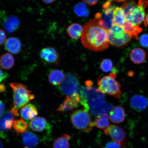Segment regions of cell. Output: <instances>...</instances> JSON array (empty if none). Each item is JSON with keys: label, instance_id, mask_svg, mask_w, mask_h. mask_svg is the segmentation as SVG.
I'll return each instance as SVG.
<instances>
[{"label": "cell", "instance_id": "obj_19", "mask_svg": "<svg viewBox=\"0 0 148 148\" xmlns=\"http://www.w3.org/2000/svg\"><path fill=\"white\" fill-rule=\"evenodd\" d=\"M20 114L23 119L29 121L36 118L38 114V111L34 105L29 104L25 105L21 108Z\"/></svg>", "mask_w": 148, "mask_h": 148}, {"label": "cell", "instance_id": "obj_36", "mask_svg": "<svg viewBox=\"0 0 148 148\" xmlns=\"http://www.w3.org/2000/svg\"><path fill=\"white\" fill-rule=\"evenodd\" d=\"M99 0H82L83 2L90 5H95Z\"/></svg>", "mask_w": 148, "mask_h": 148}, {"label": "cell", "instance_id": "obj_39", "mask_svg": "<svg viewBox=\"0 0 148 148\" xmlns=\"http://www.w3.org/2000/svg\"><path fill=\"white\" fill-rule=\"evenodd\" d=\"M56 0H42L44 3L47 4H51L54 2Z\"/></svg>", "mask_w": 148, "mask_h": 148}, {"label": "cell", "instance_id": "obj_30", "mask_svg": "<svg viewBox=\"0 0 148 148\" xmlns=\"http://www.w3.org/2000/svg\"><path fill=\"white\" fill-rule=\"evenodd\" d=\"M13 127L16 132L18 133H24L26 132L28 125L23 119H20L14 121Z\"/></svg>", "mask_w": 148, "mask_h": 148}, {"label": "cell", "instance_id": "obj_34", "mask_svg": "<svg viewBox=\"0 0 148 148\" xmlns=\"http://www.w3.org/2000/svg\"><path fill=\"white\" fill-rule=\"evenodd\" d=\"M121 147L119 144L113 141L107 143L103 148H121Z\"/></svg>", "mask_w": 148, "mask_h": 148}, {"label": "cell", "instance_id": "obj_20", "mask_svg": "<svg viewBox=\"0 0 148 148\" xmlns=\"http://www.w3.org/2000/svg\"><path fill=\"white\" fill-rule=\"evenodd\" d=\"M130 104L134 110L142 111L147 108L148 103L147 99L143 96L136 95L133 97L131 99Z\"/></svg>", "mask_w": 148, "mask_h": 148}, {"label": "cell", "instance_id": "obj_33", "mask_svg": "<svg viewBox=\"0 0 148 148\" xmlns=\"http://www.w3.org/2000/svg\"><path fill=\"white\" fill-rule=\"evenodd\" d=\"M7 40L6 33L2 29H0V45L5 43Z\"/></svg>", "mask_w": 148, "mask_h": 148}, {"label": "cell", "instance_id": "obj_3", "mask_svg": "<svg viewBox=\"0 0 148 148\" xmlns=\"http://www.w3.org/2000/svg\"><path fill=\"white\" fill-rule=\"evenodd\" d=\"M148 5L147 0H139L136 3L134 0L125 2L121 7L124 12L126 19L133 25L145 23V10Z\"/></svg>", "mask_w": 148, "mask_h": 148}, {"label": "cell", "instance_id": "obj_22", "mask_svg": "<svg viewBox=\"0 0 148 148\" xmlns=\"http://www.w3.org/2000/svg\"><path fill=\"white\" fill-rule=\"evenodd\" d=\"M130 57L134 63L140 64L143 63L146 60V53L141 48H135L131 51Z\"/></svg>", "mask_w": 148, "mask_h": 148}, {"label": "cell", "instance_id": "obj_26", "mask_svg": "<svg viewBox=\"0 0 148 148\" xmlns=\"http://www.w3.org/2000/svg\"><path fill=\"white\" fill-rule=\"evenodd\" d=\"M71 138V137L70 135L64 134L54 140L53 144V148H69Z\"/></svg>", "mask_w": 148, "mask_h": 148}, {"label": "cell", "instance_id": "obj_21", "mask_svg": "<svg viewBox=\"0 0 148 148\" xmlns=\"http://www.w3.org/2000/svg\"><path fill=\"white\" fill-rule=\"evenodd\" d=\"M123 27L125 32L128 34L131 38L138 40L139 39L138 34L143 31V29L138 25H133L127 20Z\"/></svg>", "mask_w": 148, "mask_h": 148}, {"label": "cell", "instance_id": "obj_9", "mask_svg": "<svg viewBox=\"0 0 148 148\" xmlns=\"http://www.w3.org/2000/svg\"><path fill=\"white\" fill-rule=\"evenodd\" d=\"M79 88V82L77 77L73 74L68 73L59 89L64 95L70 96L78 93Z\"/></svg>", "mask_w": 148, "mask_h": 148}, {"label": "cell", "instance_id": "obj_8", "mask_svg": "<svg viewBox=\"0 0 148 148\" xmlns=\"http://www.w3.org/2000/svg\"><path fill=\"white\" fill-rule=\"evenodd\" d=\"M103 7L102 12L96 14L95 18L99 20L100 25L108 31L114 25L113 12L116 7L108 1L103 4Z\"/></svg>", "mask_w": 148, "mask_h": 148}, {"label": "cell", "instance_id": "obj_14", "mask_svg": "<svg viewBox=\"0 0 148 148\" xmlns=\"http://www.w3.org/2000/svg\"><path fill=\"white\" fill-rule=\"evenodd\" d=\"M29 127L33 131L41 132L50 128V125L45 118L38 116L31 120L29 123Z\"/></svg>", "mask_w": 148, "mask_h": 148}, {"label": "cell", "instance_id": "obj_28", "mask_svg": "<svg viewBox=\"0 0 148 148\" xmlns=\"http://www.w3.org/2000/svg\"><path fill=\"white\" fill-rule=\"evenodd\" d=\"M94 123V126L98 128L104 129L107 128L110 124L108 114H102L98 115Z\"/></svg>", "mask_w": 148, "mask_h": 148}, {"label": "cell", "instance_id": "obj_31", "mask_svg": "<svg viewBox=\"0 0 148 148\" xmlns=\"http://www.w3.org/2000/svg\"><path fill=\"white\" fill-rule=\"evenodd\" d=\"M100 67L102 71L105 73H109L112 71L113 68L112 61L110 59H104L101 62Z\"/></svg>", "mask_w": 148, "mask_h": 148}, {"label": "cell", "instance_id": "obj_17", "mask_svg": "<svg viewBox=\"0 0 148 148\" xmlns=\"http://www.w3.org/2000/svg\"><path fill=\"white\" fill-rule=\"evenodd\" d=\"M20 21L15 16H11L7 17L3 23V26L7 32L9 33L14 32L19 27Z\"/></svg>", "mask_w": 148, "mask_h": 148}, {"label": "cell", "instance_id": "obj_6", "mask_svg": "<svg viewBox=\"0 0 148 148\" xmlns=\"http://www.w3.org/2000/svg\"><path fill=\"white\" fill-rule=\"evenodd\" d=\"M70 119L76 128L85 132H90L95 126L90 114L84 109L75 110L72 113Z\"/></svg>", "mask_w": 148, "mask_h": 148}, {"label": "cell", "instance_id": "obj_12", "mask_svg": "<svg viewBox=\"0 0 148 148\" xmlns=\"http://www.w3.org/2000/svg\"><path fill=\"white\" fill-rule=\"evenodd\" d=\"M80 102V96L79 93L66 96L64 101L58 107V111L62 112H69L78 107Z\"/></svg>", "mask_w": 148, "mask_h": 148}, {"label": "cell", "instance_id": "obj_32", "mask_svg": "<svg viewBox=\"0 0 148 148\" xmlns=\"http://www.w3.org/2000/svg\"><path fill=\"white\" fill-rule=\"evenodd\" d=\"M140 44L144 47H148V35L144 34L142 35L140 38Z\"/></svg>", "mask_w": 148, "mask_h": 148}, {"label": "cell", "instance_id": "obj_18", "mask_svg": "<svg viewBox=\"0 0 148 148\" xmlns=\"http://www.w3.org/2000/svg\"><path fill=\"white\" fill-rule=\"evenodd\" d=\"M22 140L25 148H33L38 145L39 139L37 135L30 131L23 133Z\"/></svg>", "mask_w": 148, "mask_h": 148}, {"label": "cell", "instance_id": "obj_15", "mask_svg": "<svg viewBox=\"0 0 148 148\" xmlns=\"http://www.w3.org/2000/svg\"><path fill=\"white\" fill-rule=\"evenodd\" d=\"M5 49L9 53L17 54L21 49V43L19 39L16 37H10L6 40L5 43Z\"/></svg>", "mask_w": 148, "mask_h": 148}, {"label": "cell", "instance_id": "obj_10", "mask_svg": "<svg viewBox=\"0 0 148 148\" xmlns=\"http://www.w3.org/2000/svg\"><path fill=\"white\" fill-rule=\"evenodd\" d=\"M103 131L105 134L110 136L114 141L119 144L121 147L125 145L126 137L125 131L121 127L111 125L103 129Z\"/></svg>", "mask_w": 148, "mask_h": 148}, {"label": "cell", "instance_id": "obj_13", "mask_svg": "<svg viewBox=\"0 0 148 148\" xmlns=\"http://www.w3.org/2000/svg\"><path fill=\"white\" fill-rule=\"evenodd\" d=\"M14 116L10 111H7L0 116V132H5L12 129L14 121Z\"/></svg>", "mask_w": 148, "mask_h": 148}, {"label": "cell", "instance_id": "obj_38", "mask_svg": "<svg viewBox=\"0 0 148 148\" xmlns=\"http://www.w3.org/2000/svg\"><path fill=\"white\" fill-rule=\"evenodd\" d=\"M5 90H6V86L4 83H3L0 84V93L4 92Z\"/></svg>", "mask_w": 148, "mask_h": 148}, {"label": "cell", "instance_id": "obj_40", "mask_svg": "<svg viewBox=\"0 0 148 148\" xmlns=\"http://www.w3.org/2000/svg\"><path fill=\"white\" fill-rule=\"evenodd\" d=\"M145 24L146 25H148V13L146 16V17L145 19Z\"/></svg>", "mask_w": 148, "mask_h": 148}, {"label": "cell", "instance_id": "obj_29", "mask_svg": "<svg viewBox=\"0 0 148 148\" xmlns=\"http://www.w3.org/2000/svg\"><path fill=\"white\" fill-rule=\"evenodd\" d=\"M74 12L79 17H87L89 14L87 7L83 3H77L74 7Z\"/></svg>", "mask_w": 148, "mask_h": 148}, {"label": "cell", "instance_id": "obj_41", "mask_svg": "<svg viewBox=\"0 0 148 148\" xmlns=\"http://www.w3.org/2000/svg\"><path fill=\"white\" fill-rule=\"evenodd\" d=\"M126 1L127 0H108V1H114L118 2H121L125 1Z\"/></svg>", "mask_w": 148, "mask_h": 148}, {"label": "cell", "instance_id": "obj_25", "mask_svg": "<svg viewBox=\"0 0 148 148\" xmlns=\"http://www.w3.org/2000/svg\"><path fill=\"white\" fill-rule=\"evenodd\" d=\"M83 29L82 25L78 23H74L68 27L67 31L70 38L77 40L82 36Z\"/></svg>", "mask_w": 148, "mask_h": 148}, {"label": "cell", "instance_id": "obj_16", "mask_svg": "<svg viewBox=\"0 0 148 148\" xmlns=\"http://www.w3.org/2000/svg\"><path fill=\"white\" fill-rule=\"evenodd\" d=\"M125 113L124 109L119 106L113 108L110 113V119L113 123H121L125 121Z\"/></svg>", "mask_w": 148, "mask_h": 148}, {"label": "cell", "instance_id": "obj_35", "mask_svg": "<svg viewBox=\"0 0 148 148\" xmlns=\"http://www.w3.org/2000/svg\"><path fill=\"white\" fill-rule=\"evenodd\" d=\"M8 77V74L0 69V82L6 79Z\"/></svg>", "mask_w": 148, "mask_h": 148}, {"label": "cell", "instance_id": "obj_11", "mask_svg": "<svg viewBox=\"0 0 148 148\" xmlns=\"http://www.w3.org/2000/svg\"><path fill=\"white\" fill-rule=\"evenodd\" d=\"M39 56L42 60L48 64H58L60 61V55L53 47L43 48L40 51Z\"/></svg>", "mask_w": 148, "mask_h": 148}, {"label": "cell", "instance_id": "obj_7", "mask_svg": "<svg viewBox=\"0 0 148 148\" xmlns=\"http://www.w3.org/2000/svg\"><path fill=\"white\" fill-rule=\"evenodd\" d=\"M107 37L110 43L115 47H124L130 41L131 38L125 32L123 27L114 25L108 31Z\"/></svg>", "mask_w": 148, "mask_h": 148}, {"label": "cell", "instance_id": "obj_4", "mask_svg": "<svg viewBox=\"0 0 148 148\" xmlns=\"http://www.w3.org/2000/svg\"><path fill=\"white\" fill-rule=\"evenodd\" d=\"M10 86L13 92V102L11 105L10 112L14 116L17 117L19 116L18 110L34 99L35 96L23 84L12 83Z\"/></svg>", "mask_w": 148, "mask_h": 148}, {"label": "cell", "instance_id": "obj_27", "mask_svg": "<svg viewBox=\"0 0 148 148\" xmlns=\"http://www.w3.org/2000/svg\"><path fill=\"white\" fill-rule=\"evenodd\" d=\"M114 25L123 27L126 20L124 12L122 7H116L113 12Z\"/></svg>", "mask_w": 148, "mask_h": 148}, {"label": "cell", "instance_id": "obj_37", "mask_svg": "<svg viewBox=\"0 0 148 148\" xmlns=\"http://www.w3.org/2000/svg\"><path fill=\"white\" fill-rule=\"evenodd\" d=\"M5 110V106L2 101L0 100V116L4 113Z\"/></svg>", "mask_w": 148, "mask_h": 148}, {"label": "cell", "instance_id": "obj_23", "mask_svg": "<svg viewBox=\"0 0 148 148\" xmlns=\"http://www.w3.org/2000/svg\"><path fill=\"white\" fill-rule=\"evenodd\" d=\"M49 82L53 86H58L63 82L65 76L63 72L59 70H52L49 75Z\"/></svg>", "mask_w": 148, "mask_h": 148}, {"label": "cell", "instance_id": "obj_2", "mask_svg": "<svg viewBox=\"0 0 148 148\" xmlns=\"http://www.w3.org/2000/svg\"><path fill=\"white\" fill-rule=\"evenodd\" d=\"M80 96L84 110L94 116L108 114L113 108L112 104L106 102L104 94L93 86H81Z\"/></svg>", "mask_w": 148, "mask_h": 148}, {"label": "cell", "instance_id": "obj_1", "mask_svg": "<svg viewBox=\"0 0 148 148\" xmlns=\"http://www.w3.org/2000/svg\"><path fill=\"white\" fill-rule=\"evenodd\" d=\"M83 27L81 40L85 48L94 51H101L109 47L108 31L100 25L97 18L88 22Z\"/></svg>", "mask_w": 148, "mask_h": 148}, {"label": "cell", "instance_id": "obj_24", "mask_svg": "<svg viewBox=\"0 0 148 148\" xmlns=\"http://www.w3.org/2000/svg\"><path fill=\"white\" fill-rule=\"evenodd\" d=\"M15 63L14 57L10 53H6L0 57V67L8 70L13 67Z\"/></svg>", "mask_w": 148, "mask_h": 148}, {"label": "cell", "instance_id": "obj_5", "mask_svg": "<svg viewBox=\"0 0 148 148\" xmlns=\"http://www.w3.org/2000/svg\"><path fill=\"white\" fill-rule=\"evenodd\" d=\"M115 72L97 79L99 89L103 94H106L116 98H119L121 94V87L119 82L116 79Z\"/></svg>", "mask_w": 148, "mask_h": 148}, {"label": "cell", "instance_id": "obj_42", "mask_svg": "<svg viewBox=\"0 0 148 148\" xmlns=\"http://www.w3.org/2000/svg\"><path fill=\"white\" fill-rule=\"evenodd\" d=\"M0 148H3V143L1 140H0Z\"/></svg>", "mask_w": 148, "mask_h": 148}]
</instances>
